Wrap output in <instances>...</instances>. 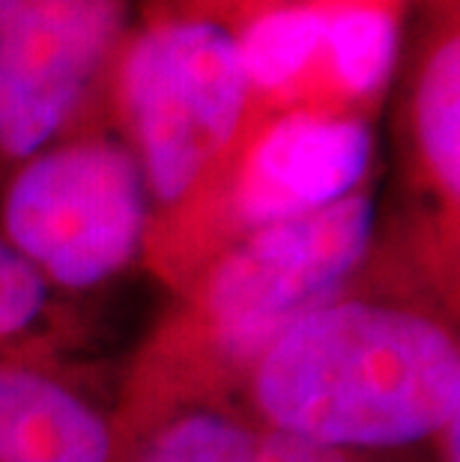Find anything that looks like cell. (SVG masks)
Segmentation results:
<instances>
[{
    "label": "cell",
    "mask_w": 460,
    "mask_h": 462,
    "mask_svg": "<svg viewBox=\"0 0 460 462\" xmlns=\"http://www.w3.org/2000/svg\"><path fill=\"white\" fill-rule=\"evenodd\" d=\"M374 233L377 203L368 189L320 212L246 233L212 265L201 292L215 346L237 361H254L293 322L335 301L365 263Z\"/></svg>",
    "instance_id": "cell-4"
},
{
    "label": "cell",
    "mask_w": 460,
    "mask_h": 462,
    "mask_svg": "<svg viewBox=\"0 0 460 462\" xmlns=\"http://www.w3.org/2000/svg\"><path fill=\"white\" fill-rule=\"evenodd\" d=\"M45 304V278L0 236V340L24 334L42 317Z\"/></svg>",
    "instance_id": "cell-11"
},
{
    "label": "cell",
    "mask_w": 460,
    "mask_h": 462,
    "mask_svg": "<svg viewBox=\"0 0 460 462\" xmlns=\"http://www.w3.org/2000/svg\"><path fill=\"white\" fill-rule=\"evenodd\" d=\"M108 96L150 206L164 209L194 200L221 173L254 107L233 31L153 4L117 54Z\"/></svg>",
    "instance_id": "cell-2"
},
{
    "label": "cell",
    "mask_w": 460,
    "mask_h": 462,
    "mask_svg": "<svg viewBox=\"0 0 460 462\" xmlns=\"http://www.w3.org/2000/svg\"><path fill=\"white\" fill-rule=\"evenodd\" d=\"M409 0H347L326 6V31L314 66L296 96L314 102H341V114H359L353 105L377 99L398 69L404 13Z\"/></svg>",
    "instance_id": "cell-8"
},
{
    "label": "cell",
    "mask_w": 460,
    "mask_h": 462,
    "mask_svg": "<svg viewBox=\"0 0 460 462\" xmlns=\"http://www.w3.org/2000/svg\"><path fill=\"white\" fill-rule=\"evenodd\" d=\"M323 31L326 6L320 4H281L246 18L233 39L251 96H296L317 60Z\"/></svg>",
    "instance_id": "cell-10"
},
{
    "label": "cell",
    "mask_w": 460,
    "mask_h": 462,
    "mask_svg": "<svg viewBox=\"0 0 460 462\" xmlns=\"http://www.w3.org/2000/svg\"><path fill=\"white\" fill-rule=\"evenodd\" d=\"M150 194L126 141L102 132L63 137L9 171L0 236L63 290L99 287L135 260Z\"/></svg>",
    "instance_id": "cell-3"
},
{
    "label": "cell",
    "mask_w": 460,
    "mask_h": 462,
    "mask_svg": "<svg viewBox=\"0 0 460 462\" xmlns=\"http://www.w3.org/2000/svg\"><path fill=\"white\" fill-rule=\"evenodd\" d=\"M108 420L45 373L0 364V462H111Z\"/></svg>",
    "instance_id": "cell-7"
},
{
    "label": "cell",
    "mask_w": 460,
    "mask_h": 462,
    "mask_svg": "<svg viewBox=\"0 0 460 462\" xmlns=\"http://www.w3.org/2000/svg\"><path fill=\"white\" fill-rule=\"evenodd\" d=\"M374 150L365 114L287 107L249 125L221 167L228 215L251 233L335 206L365 189Z\"/></svg>",
    "instance_id": "cell-6"
},
{
    "label": "cell",
    "mask_w": 460,
    "mask_h": 462,
    "mask_svg": "<svg viewBox=\"0 0 460 462\" xmlns=\"http://www.w3.org/2000/svg\"><path fill=\"white\" fill-rule=\"evenodd\" d=\"M138 0H0V167L81 134Z\"/></svg>",
    "instance_id": "cell-5"
},
{
    "label": "cell",
    "mask_w": 460,
    "mask_h": 462,
    "mask_svg": "<svg viewBox=\"0 0 460 462\" xmlns=\"http://www.w3.org/2000/svg\"><path fill=\"white\" fill-rule=\"evenodd\" d=\"M138 462H356V457L221 411H185L146 441Z\"/></svg>",
    "instance_id": "cell-9"
},
{
    "label": "cell",
    "mask_w": 460,
    "mask_h": 462,
    "mask_svg": "<svg viewBox=\"0 0 460 462\" xmlns=\"http://www.w3.org/2000/svg\"><path fill=\"white\" fill-rule=\"evenodd\" d=\"M146 4L162 6V9H174V13H183V15L210 18V22L224 24L228 31H237L246 18L260 13V9H269V6H281V4L332 6V4H347V0H146Z\"/></svg>",
    "instance_id": "cell-12"
},
{
    "label": "cell",
    "mask_w": 460,
    "mask_h": 462,
    "mask_svg": "<svg viewBox=\"0 0 460 462\" xmlns=\"http://www.w3.org/2000/svg\"><path fill=\"white\" fill-rule=\"evenodd\" d=\"M251 364L260 424L350 457L439 439L460 418L455 334L395 304L335 299Z\"/></svg>",
    "instance_id": "cell-1"
}]
</instances>
